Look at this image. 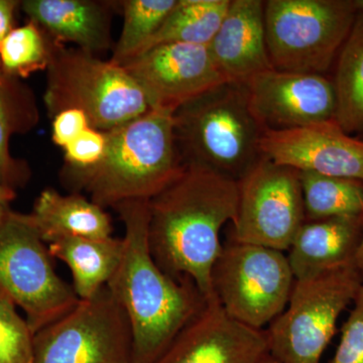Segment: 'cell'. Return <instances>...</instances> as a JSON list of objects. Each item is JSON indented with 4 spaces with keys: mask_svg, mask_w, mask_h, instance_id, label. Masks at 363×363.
I'll return each instance as SVG.
<instances>
[{
    "mask_svg": "<svg viewBox=\"0 0 363 363\" xmlns=\"http://www.w3.org/2000/svg\"><path fill=\"white\" fill-rule=\"evenodd\" d=\"M39 119L32 90L0 68V183L7 188L16 191L26 177L25 164L11 156V138L32 130Z\"/></svg>",
    "mask_w": 363,
    "mask_h": 363,
    "instance_id": "21",
    "label": "cell"
},
{
    "mask_svg": "<svg viewBox=\"0 0 363 363\" xmlns=\"http://www.w3.org/2000/svg\"><path fill=\"white\" fill-rule=\"evenodd\" d=\"M178 0H123L118 1L123 16L119 39L111 61L118 65L135 57L157 32Z\"/></svg>",
    "mask_w": 363,
    "mask_h": 363,
    "instance_id": "26",
    "label": "cell"
},
{
    "mask_svg": "<svg viewBox=\"0 0 363 363\" xmlns=\"http://www.w3.org/2000/svg\"><path fill=\"white\" fill-rule=\"evenodd\" d=\"M238 183L211 169L185 164L149 200V242L157 266L189 278L207 301L215 298L212 271L222 252L220 233L238 214Z\"/></svg>",
    "mask_w": 363,
    "mask_h": 363,
    "instance_id": "1",
    "label": "cell"
},
{
    "mask_svg": "<svg viewBox=\"0 0 363 363\" xmlns=\"http://www.w3.org/2000/svg\"><path fill=\"white\" fill-rule=\"evenodd\" d=\"M238 183L233 240L288 252L306 221L298 172L262 157Z\"/></svg>",
    "mask_w": 363,
    "mask_h": 363,
    "instance_id": "11",
    "label": "cell"
},
{
    "mask_svg": "<svg viewBox=\"0 0 363 363\" xmlns=\"http://www.w3.org/2000/svg\"><path fill=\"white\" fill-rule=\"evenodd\" d=\"M362 285L355 262L295 281L285 310L266 330L269 354L278 363H320L339 317Z\"/></svg>",
    "mask_w": 363,
    "mask_h": 363,
    "instance_id": "8",
    "label": "cell"
},
{
    "mask_svg": "<svg viewBox=\"0 0 363 363\" xmlns=\"http://www.w3.org/2000/svg\"><path fill=\"white\" fill-rule=\"evenodd\" d=\"M184 164L238 182L262 160L264 130L248 104L245 84L224 82L181 105L174 113Z\"/></svg>",
    "mask_w": 363,
    "mask_h": 363,
    "instance_id": "4",
    "label": "cell"
},
{
    "mask_svg": "<svg viewBox=\"0 0 363 363\" xmlns=\"http://www.w3.org/2000/svg\"><path fill=\"white\" fill-rule=\"evenodd\" d=\"M229 4L230 0H178L161 28L136 55L161 45H209Z\"/></svg>",
    "mask_w": 363,
    "mask_h": 363,
    "instance_id": "22",
    "label": "cell"
},
{
    "mask_svg": "<svg viewBox=\"0 0 363 363\" xmlns=\"http://www.w3.org/2000/svg\"><path fill=\"white\" fill-rule=\"evenodd\" d=\"M14 197H16V191L0 183V225L11 211V203L13 202Z\"/></svg>",
    "mask_w": 363,
    "mask_h": 363,
    "instance_id": "32",
    "label": "cell"
},
{
    "mask_svg": "<svg viewBox=\"0 0 363 363\" xmlns=\"http://www.w3.org/2000/svg\"><path fill=\"white\" fill-rule=\"evenodd\" d=\"M260 363H278L276 362V360L274 359L271 357V355L267 354L266 357L264 358V359L262 360V362Z\"/></svg>",
    "mask_w": 363,
    "mask_h": 363,
    "instance_id": "35",
    "label": "cell"
},
{
    "mask_svg": "<svg viewBox=\"0 0 363 363\" xmlns=\"http://www.w3.org/2000/svg\"><path fill=\"white\" fill-rule=\"evenodd\" d=\"M262 157L298 172L363 182V140L336 121L283 131H264Z\"/></svg>",
    "mask_w": 363,
    "mask_h": 363,
    "instance_id": "14",
    "label": "cell"
},
{
    "mask_svg": "<svg viewBox=\"0 0 363 363\" xmlns=\"http://www.w3.org/2000/svg\"><path fill=\"white\" fill-rule=\"evenodd\" d=\"M55 40L30 21L13 28L0 45V68L14 78L45 71L51 63Z\"/></svg>",
    "mask_w": 363,
    "mask_h": 363,
    "instance_id": "25",
    "label": "cell"
},
{
    "mask_svg": "<svg viewBox=\"0 0 363 363\" xmlns=\"http://www.w3.org/2000/svg\"><path fill=\"white\" fill-rule=\"evenodd\" d=\"M121 66L142 88L150 108L176 111L189 100L227 82L208 45H157Z\"/></svg>",
    "mask_w": 363,
    "mask_h": 363,
    "instance_id": "13",
    "label": "cell"
},
{
    "mask_svg": "<svg viewBox=\"0 0 363 363\" xmlns=\"http://www.w3.org/2000/svg\"><path fill=\"white\" fill-rule=\"evenodd\" d=\"M33 333L26 318L0 297V363H33Z\"/></svg>",
    "mask_w": 363,
    "mask_h": 363,
    "instance_id": "27",
    "label": "cell"
},
{
    "mask_svg": "<svg viewBox=\"0 0 363 363\" xmlns=\"http://www.w3.org/2000/svg\"><path fill=\"white\" fill-rule=\"evenodd\" d=\"M175 111L150 108L107 133L101 161L90 169L61 172L73 192H84L100 207L130 200H150L172 183L185 164L177 147Z\"/></svg>",
    "mask_w": 363,
    "mask_h": 363,
    "instance_id": "3",
    "label": "cell"
},
{
    "mask_svg": "<svg viewBox=\"0 0 363 363\" xmlns=\"http://www.w3.org/2000/svg\"><path fill=\"white\" fill-rule=\"evenodd\" d=\"M333 82L335 121L348 135L363 133V13H358L341 48Z\"/></svg>",
    "mask_w": 363,
    "mask_h": 363,
    "instance_id": "23",
    "label": "cell"
},
{
    "mask_svg": "<svg viewBox=\"0 0 363 363\" xmlns=\"http://www.w3.org/2000/svg\"></svg>",
    "mask_w": 363,
    "mask_h": 363,
    "instance_id": "36",
    "label": "cell"
},
{
    "mask_svg": "<svg viewBox=\"0 0 363 363\" xmlns=\"http://www.w3.org/2000/svg\"><path fill=\"white\" fill-rule=\"evenodd\" d=\"M341 330L340 342L329 363H363V285Z\"/></svg>",
    "mask_w": 363,
    "mask_h": 363,
    "instance_id": "29",
    "label": "cell"
},
{
    "mask_svg": "<svg viewBox=\"0 0 363 363\" xmlns=\"http://www.w3.org/2000/svg\"><path fill=\"white\" fill-rule=\"evenodd\" d=\"M20 6L21 1L16 0H0V45L13 30L16 11Z\"/></svg>",
    "mask_w": 363,
    "mask_h": 363,
    "instance_id": "31",
    "label": "cell"
},
{
    "mask_svg": "<svg viewBox=\"0 0 363 363\" xmlns=\"http://www.w3.org/2000/svg\"><path fill=\"white\" fill-rule=\"evenodd\" d=\"M106 145V131L90 126L64 147L63 168L80 171L96 166L104 156Z\"/></svg>",
    "mask_w": 363,
    "mask_h": 363,
    "instance_id": "28",
    "label": "cell"
},
{
    "mask_svg": "<svg viewBox=\"0 0 363 363\" xmlns=\"http://www.w3.org/2000/svg\"><path fill=\"white\" fill-rule=\"evenodd\" d=\"M208 48L227 82L245 84L257 74L272 69L267 47L264 1L230 0Z\"/></svg>",
    "mask_w": 363,
    "mask_h": 363,
    "instance_id": "16",
    "label": "cell"
},
{
    "mask_svg": "<svg viewBox=\"0 0 363 363\" xmlns=\"http://www.w3.org/2000/svg\"><path fill=\"white\" fill-rule=\"evenodd\" d=\"M89 118L79 109H67L52 118V140L62 150L90 128Z\"/></svg>",
    "mask_w": 363,
    "mask_h": 363,
    "instance_id": "30",
    "label": "cell"
},
{
    "mask_svg": "<svg viewBox=\"0 0 363 363\" xmlns=\"http://www.w3.org/2000/svg\"><path fill=\"white\" fill-rule=\"evenodd\" d=\"M357 14L353 0L264 1L272 68L323 75L337 59Z\"/></svg>",
    "mask_w": 363,
    "mask_h": 363,
    "instance_id": "6",
    "label": "cell"
},
{
    "mask_svg": "<svg viewBox=\"0 0 363 363\" xmlns=\"http://www.w3.org/2000/svg\"><path fill=\"white\" fill-rule=\"evenodd\" d=\"M50 255L67 264L80 300H89L109 283L121 264L123 238H64L48 245Z\"/></svg>",
    "mask_w": 363,
    "mask_h": 363,
    "instance_id": "20",
    "label": "cell"
},
{
    "mask_svg": "<svg viewBox=\"0 0 363 363\" xmlns=\"http://www.w3.org/2000/svg\"><path fill=\"white\" fill-rule=\"evenodd\" d=\"M124 225L123 252L107 288L123 308L133 335V363H156L207 300L190 279L157 266L149 242V200L113 208Z\"/></svg>",
    "mask_w": 363,
    "mask_h": 363,
    "instance_id": "2",
    "label": "cell"
},
{
    "mask_svg": "<svg viewBox=\"0 0 363 363\" xmlns=\"http://www.w3.org/2000/svg\"><path fill=\"white\" fill-rule=\"evenodd\" d=\"M355 266L362 274L363 279V215L362 217V238H360L359 245H358L357 255H355Z\"/></svg>",
    "mask_w": 363,
    "mask_h": 363,
    "instance_id": "33",
    "label": "cell"
},
{
    "mask_svg": "<svg viewBox=\"0 0 363 363\" xmlns=\"http://www.w3.org/2000/svg\"><path fill=\"white\" fill-rule=\"evenodd\" d=\"M354 6L359 13H363V0H353Z\"/></svg>",
    "mask_w": 363,
    "mask_h": 363,
    "instance_id": "34",
    "label": "cell"
},
{
    "mask_svg": "<svg viewBox=\"0 0 363 363\" xmlns=\"http://www.w3.org/2000/svg\"><path fill=\"white\" fill-rule=\"evenodd\" d=\"M28 215L47 245L60 238H106L113 233L104 208L79 193L63 195L55 189H45Z\"/></svg>",
    "mask_w": 363,
    "mask_h": 363,
    "instance_id": "19",
    "label": "cell"
},
{
    "mask_svg": "<svg viewBox=\"0 0 363 363\" xmlns=\"http://www.w3.org/2000/svg\"><path fill=\"white\" fill-rule=\"evenodd\" d=\"M362 217L305 221L286 255L295 281L316 278L354 264L362 238Z\"/></svg>",
    "mask_w": 363,
    "mask_h": 363,
    "instance_id": "18",
    "label": "cell"
},
{
    "mask_svg": "<svg viewBox=\"0 0 363 363\" xmlns=\"http://www.w3.org/2000/svg\"><path fill=\"white\" fill-rule=\"evenodd\" d=\"M294 284L284 252L235 240L223 245L212 271L214 296L222 309L257 330H264L285 310Z\"/></svg>",
    "mask_w": 363,
    "mask_h": 363,
    "instance_id": "9",
    "label": "cell"
},
{
    "mask_svg": "<svg viewBox=\"0 0 363 363\" xmlns=\"http://www.w3.org/2000/svg\"><path fill=\"white\" fill-rule=\"evenodd\" d=\"M0 297L23 310L33 334L80 302L73 286L55 272L30 215L13 210L0 225Z\"/></svg>",
    "mask_w": 363,
    "mask_h": 363,
    "instance_id": "7",
    "label": "cell"
},
{
    "mask_svg": "<svg viewBox=\"0 0 363 363\" xmlns=\"http://www.w3.org/2000/svg\"><path fill=\"white\" fill-rule=\"evenodd\" d=\"M44 104L50 118L67 109L85 112L92 128L109 131L150 111L147 97L125 69L55 40Z\"/></svg>",
    "mask_w": 363,
    "mask_h": 363,
    "instance_id": "5",
    "label": "cell"
},
{
    "mask_svg": "<svg viewBox=\"0 0 363 363\" xmlns=\"http://www.w3.org/2000/svg\"><path fill=\"white\" fill-rule=\"evenodd\" d=\"M267 354L266 330L236 321L214 298L156 363H260Z\"/></svg>",
    "mask_w": 363,
    "mask_h": 363,
    "instance_id": "15",
    "label": "cell"
},
{
    "mask_svg": "<svg viewBox=\"0 0 363 363\" xmlns=\"http://www.w3.org/2000/svg\"><path fill=\"white\" fill-rule=\"evenodd\" d=\"M306 221L334 217H362L363 182L298 172Z\"/></svg>",
    "mask_w": 363,
    "mask_h": 363,
    "instance_id": "24",
    "label": "cell"
},
{
    "mask_svg": "<svg viewBox=\"0 0 363 363\" xmlns=\"http://www.w3.org/2000/svg\"><path fill=\"white\" fill-rule=\"evenodd\" d=\"M248 104L264 131H283L335 121L333 82L324 75L269 69L245 83Z\"/></svg>",
    "mask_w": 363,
    "mask_h": 363,
    "instance_id": "12",
    "label": "cell"
},
{
    "mask_svg": "<svg viewBox=\"0 0 363 363\" xmlns=\"http://www.w3.org/2000/svg\"><path fill=\"white\" fill-rule=\"evenodd\" d=\"M33 363H133V335L107 286L33 334Z\"/></svg>",
    "mask_w": 363,
    "mask_h": 363,
    "instance_id": "10",
    "label": "cell"
},
{
    "mask_svg": "<svg viewBox=\"0 0 363 363\" xmlns=\"http://www.w3.org/2000/svg\"><path fill=\"white\" fill-rule=\"evenodd\" d=\"M28 20L60 44L100 57L111 48L112 16L118 1L98 0H23Z\"/></svg>",
    "mask_w": 363,
    "mask_h": 363,
    "instance_id": "17",
    "label": "cell"
}]
</instances>
